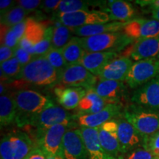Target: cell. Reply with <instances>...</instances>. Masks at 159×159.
<instances>
[{"instance_id":"obj_13","label":"cell","mask_w":159,"mask_h":159,"mask_svg":"<svg viewBox=\"0 0 159 159\" xmlns=\"http://www.w3.org/2000/svg\"><path fill=\"white\" fill-rule=\"evenodd\" d=\"M122 33L133 41L159 36V21L154 19H135L126 23Z\"/></svg>"},{"instance_id":"obj_8","label":"cell","mask_w":159,"mask_h":159,"mask_svg":"<svg viewBox=\"0 0 159 159\" xmlns=\"http://www.w3.org/2000/svg\"><path fill=\"white\" fill-rule=\"evenodd\" d=\"M98 77L87 70L82 65L69 66L63 71L59 79V84L63 87L83 88L89 90L96 86Z\"/></svg>"},{"instance_id":"obj_42","label":"cell","mask_w":159,"mask_h":159,"mask_svg":"<svg viewBox=\"0 0 159 159\" xmlns=\"http://www.w3.org/2000/svg\"><path fill=\"white\" fill-rule=\"evenodd\" d=\"M61 2L60 0H45L41 2L40 8L43 10L47 13L56 12L58 9Z\"/></svg>"},{"instance_id":"obj_47","label":"cell","mask_w":159,"mask_h":159,"mask_svg":"<svg viewBox=\"0 0 159 159\" xmlns=\"http://www.w3.org/2000/svg\"><path fill=\"white\" fill-rule=\"evenodd\" d=\"M156 159H159V157H156Z\"/></svg>"},{"instance_id":"obj_29","label":"cell","mask_w":159,"mask_h":159,"mask_svg":"<svg viewBox=\"0 0 159 159\" xmlns=\"http://www.w3.org/2000/svg\"><path fill=\"white\" fill-rule=\"evenodd\" d=\"M72 28L66 27L63 25L55 26L53 29L52 47L57 49H62L72 39Z\"/></svg>"},{"instance_id":"obj_3","label":"cell","mask_w":159,"mask_h":159,"mask_svg":"<svg viewBox=\"0 0 159 159\" xmlns=\"http://www.w3.org/2000/svg\"><path fill=\"white\" fill-rule=\"evenodd\" d=\"M122 116L134 127L144 141L159 130V111L144 108L130 103L124 108Z\"/></svg>"},{"instance_id":"obj_33","label":"cell","mask_w":159,"mask_h":159,"mask_svg":"<svg viewBox=\"0 0 159 159\" xmlns=\"http://www.w3.org/2000/svg\"><path fill=\"white\" fill-rule=\"evenodd\" d=\"M44 56L61 77L63 71L68 67V65L63 57L62 50L51 47L50 49L44 55Z\"/></svg>"},{"instance_id":"obj_1","label":"cell","mask_w":159,"mask_h":159,"mask_svg":"<svg viewBox=\"0 0 159 159\" xmlns=\"http://www.w3.org/2000/svg\"><path fill=\"white\" fill-rule=\"evenodd\" d=\"M16 105V123L19 127L27 126L33 117L54 103L48 97L33 90H20L13 95Z\"/></svg>"},{"instance_id":"obj_39","label":"cell","mask_w":159,"mask_h":159,"mask_svg":"<svg viewBox=\"0 0 159 159\" xmlns=\"http://www.w3.org/2000/svg\"><path fill=\"white\" fill-rule=\"evenodd\" d=\"M35 56V55L30 54L29 52H27L26 49H23L22 47H19V46H18L16 48L14 49V57L19 61L22 67L30 62L34 58Z\"/></svg>"},{"instance_id":"obj_6","label":"cell","mask_w":159,"mask_h":159,"mask_svg":"<svg viewBox=\"0 0 159 159\" xmlns=\"http://www.w3.org/2000/svg\"><path fill=\"white\" fill-rule=\"evenodd\" d=\"M75 121L57 124L47 130L35 133V144L43 152L52 155L63 156V139L66 133L76 128Z\"/></svg>"},{"instance_id":"obj_17","label":"cell","mask_w":159,"mask_h":159,"mask_svg":"<svg viewBox=\"0 0 159 159\" xmlns=\"http://www.w3.org/2000/svg\"><path fill=\"white\" fill-rule=\"evenodd\" d=\"M123 55L136 62L157 57L159 55V36L134 41L125 49Z\"/></svg>"},{"instance_id":"obj_30","label":"cell","mask_w":159,"mask_h":159,"mask_svg":"<svg viewBox=\"0 0 159 159\" xmlns=\"http://www.w3.org/2000/svg\"><path fill=\"white\" fill-rule=\"evenodd\" d=\"M29 13L19 5L16 6L5 14L1 16V25L13 27L27 19L26 17Z\"/></svg>"},{"instance_id":"obj_18","label":"cell","mask_w":159,"mask_h":159,"mask_svg":"<svg viewBox=\"0 0 159 159\" xmlns=\"http://www.w3.org/2000/svg\"><path fill=\"white\" fill-rule=\"evenodd\" d=\"M94 89L97 94L109 104L122 105V102L126 98L127 87L125 82L99 80Z\"/></svg>"},{"instance_id":"obj_5","label":"cell","mask_w":159,"mask_h":159,"mask_svg":"<svg viewBox=\"0 0 159 159\" xmlns=\"http://www.w3.org/2000/svg\"><path fill=\"white\" fill-rule=\"evenodd\" d=\"M79 41L83 48L88 52H112L117 53V52L123 50L134 43L132 40L121 32L79 38Z\"/></svg>"},{"instance_id":"obj_10","label":"cell","mask_w":159,"mask_h":159,"mask_svg":"<svg viewBox=\"0 0 159 159\" xmlns=\"http://www.w3.org/2000/svg\"><path fill=\"white\" fill-rule=\"evenodd\" d=\"M73 120L74 116L69 114L66 109L62 107L53 105L33 117L27 126H31L32 128H35L36 132H39L57 124Z\"/></svg>"},{"instance_id":"obj_23","label":"cell","mask_w":159,"mask_h":159,"mask_svg":"<svg viewBox=\"0 0 159 159\" xmlns=\"http://www.w3.org/2000/svg\"><path fill=\"white\" fill-rule=\"evenodd\" d=\"M87 90L83 88L75 87H55L54 93L57 97V102L66 110L77 109L79 103L85 95Z\"/></svg>"},{"instance_id":"obj_36","label":"cell","mask_w":159,"mask_h":159,"mask_svg":"<svg viewBox=\"0 0 159 159\" xmlns=\"http://www.w3.org/2000/svg\"><path fill=\"white\" fill-rule=\"evenodd\" d=\"M136 3L150 13L152 19L159 21V0H142Z\"/></svg>"},{"instance_id":"obj_20","label":"cell","mask_w":159,"mask_h":159,"mask_svg":"<svg viewBox=\"0 0 159 159\" xmlns=\"http://www.w3.org/2000/svg\"><path fill=\"white\" fill-rule=\"evenodd\" d=\"M80 129L88 151L89 159H125L124 157L116 158L112 156L103 149L99 142L97 128L80 127Z\"/></svg>"},{"instance_id":"obj_14","label":"cell","mask_w":159,"mask_h":159,"mask_svg":"<svg viewBox=\"0 0 159 159\" xmlns=\"http://www.w3.org/2000/svg\"><path fill=\"white\" fill-rule=\"evenodd\" d=\"M118 124V138L121 152L125 156L144 145V139L134 126L124 118L116 119Z\"/></svg>"},{"instance_id":"obj_43","label":"cell","mask_w":159,"mask_h":159,"mask_svg":"<svg viewBox=\"0 0 159 159\" xmlns=\"http://www.w3.org/2000/svg\"><path fill=\"white\" fill-rule=\"evenodd\" d=\"M14 57V49L5 45L0 47V62L2 63Z\"/></svg>"},{"instance_id":"obj_2","label":"cell","mask_w":159,"mask_h":159,"mask_svg":"<svg viewBox=\"0 0 159 159\" xmlns=\"http://www.w3.org/2000/svg\"><path fill=\"white\" fill-rule=\"evenodd\" d=\"M60 75L44 55H35L32 61L22 67L14 80L39 85L47 86L58 82Z\"/></svg>"},{"instance_id":"obj_9","label":"cell","mask_w":159,"mask_h":159,"mask_svg":"<svg viewBox=\"0 0 159 159\" xmlns=\"http://www.w3.org/2000/svg\"><path fill=\"white\" fill-rule=\"evenodd\" d=\"M57 17L59 23L70 28L108 23L111 21L110 15L107 12L99 11H80Z\"/></svg>"},{"instance_id":"obj_38","label":"cell","mask_w":159,"mask_h":159,"mask_svg":"<svg viewBox=\"0 0 159 159\" xmlns=\"http://www.w3.org/2000/svg\"><path fill=\"white\" fill-rule=\"evenodd\" d=\"M144 147L156 157H159V130L144 141Z\"/></svg>"},{"instance_id":"obj_34","label":"cell","mask_w":159,"mask_h":159,"mask_svg":"<svg viewBox=\"0 0 159 159\" xmlns=\"http://www.w3.org/2000/svg\"><path fill=\"white\" fill-rule=\"evenodd\" d=\"M53 29L54 27L52 26H48L47 27L43 39L35 46V55H44L52 47V41Z\"/></svg>"},{"instance_id":"obj_27","label":"cell","mask_w":159,"mask_h":159,"mask_svg":"<svg viewBox=\"0 0 159 159\" xmlns=\"http://www.w3.org/2000/svg\"><path fill=\"white\" fill-rule=\"evenodd\" d=\"M16 105L13 96L1 95L0 97V124L2 127L16 122Z\"/></svg>"},{"instance_id":"obj_15","label":"cell","mask_w":159,"mask_h":159,"mask_svg":"<svg viewBox=\"0 0 159 159\" xmlns=\"http://www.w3.org/2000/svg\"><path fill=\"white\" fill-rule=\"evenodd\" d=\"M62 152L64 159H89L80 129L73 128L66 133Z\"/></svg>"},{"instance_id":"obj_40","label":"cell","mask_w":159,"mask_h":159,"mask_svg":"<svg viewBox=\"0 0 159 159\" xmlns=\"http://www.w3.org/2000/svg\"><path fill=\"white\" fill-rule=\"evenodd\" d=\"M17 5L22 7L25 11L30 13L31 11H35V9L40 7L41 5V1L39 0H20L16 2Z\"/></svg>"},{"instance_id":"obj_45","label":"cell","mask_w":159,"mask_h":159,"mask_svg":"<svg viewBox=\"0 0 159 159\" xmlns=\"http://www.w3.org/2000/svg\"><path fill=\"white\" fill-rule=\"evenodd\" d=\"M27 159H47L44 153L42 150L40 149L39 147H36L33 152L30 154V156L27 157Z\"/></svg>"},{"instance_id":"obj_32","label":"cell","mask_w":159,"mask_h":159,"mask_svg":"<svg viewBox=\"0 0 159 159\" xmlns=\"http://www.w3.org/2000/svg\"><path fill=\"white\" fill-rule=\"evenodd\" d=\"M22 69V66L19 61L13 57V58L8 60L1 63V80L2 81L12 78L14 80Z\"/></svg>"},{"instance_id":"obj_24","label":"cell","mask_w":159,"mask_h":159,"mask_svg":"<svg viewBox=\"0 0 159 159\" xmlns=\"http://www.w3.org/2000/svg\"><path fill=\"white\" fill-rule=\"evenodd\" d=\"M126 23L120 22V21H114V22H108L105 24H97L84 27L72 28L73 33L77 37L86 38L94 36L105 33H118L121 30H123Z\"/></svg>"},{"instance_id":"obj_48","label":"cell","mask_w":159,"mask_h":159,"mask_svg":"<svg viewBox=\"0 0 159 159\" xmlns=\"http://www.w3.org/2000/svg\"><path fill=\"white\" fill-rule=\"evenodd\" d=\"M158 57V59H159V55H158V57Z\"/></svg>"},{"instance_id":"obj_41","label":"cell","mask_w":159,"mask_h":159,"mask_svg":"<svg viewBox=\"0 0 159 159\" xmlns=\"http://www.w3.org/2000/svg\"><path fill=\"white\" fill-rule=\"evenodd\" d=\"M27 26H28V18L24 20L23 21L20 22L18 25L13 26V27H11L13 30V33L18 39V41H20L21 39V38L24 36V35L25 34L26 30H27Z\"/></svg>"},{"instance_id":"obj_11","label":"cell","mask_w":159,"mask_h":159,"mask_svg":"<svg viewBox=\"0 0 159 159\" xmlns=\"http://www.w3.org/2000/svg\"><path fill=\"white\" fill-rule=\"evenodd\" d=\"M130 101L142 108L159 111V75L135 89Z\"/></svg>"},{"instance_id":"obj_46","label":"cell","mask_w":159,"mask_h":159,"mask_svg":"<svg viewBox=\"0 0 159 159\" xmlns=\"http://www.w3.org/2000/svg\"><path fill=\"white\" fill-rule=\"evenodd\" d=\"M44 153L46 158L47 159H64L63 156H59V155H52V154H49L47 153V152H43Z\"/></svg>"},{"instance_id":"obj_16","label":"cell","mask_w":159,"mask_h":159,"mask_svg":"<svg viewBox=\"0 0 159 159\" xmlns=\"http://www.w3.org/2000/svg\"><path fill=\"white\" fill-rule=\"evenodd\" d=\"M98 130L99 140L103 149L116 158L124 157L121 152L118 138V124L116 119L108 121L101 125Z\"/></svg>"},{"instance_id":"obj_26","label":"cell","mask_w":159,"mask_h":159,"mask_svg":"<svg viewBox=\"0 0 159 159\" xmlns=\"http://www.w3.org/2000/svg\"><path fill=\"white\" fill-rule=\"evenodd\" d=\"M108 12L110 15L111 21H119L120 22L127 23L133 20L136 16V10L133 5L128 2L116 0L107 2Z\"/></svg>"},{"instance_id":"obj_22","label":"cell","mask_w":159,"mask_h":159,"mask_svg":"<svg viewBox=\"0 0 159 159\" xmlns=\"http://www.w3.org/2000/svg\"><path fill=\"white\" fill-rule=\"evenodd\" d=\"M118 54L112 52H88L85 51L80 64L85 67L87 70L98 77L99 73L106 65L111 61L116 58Z\"/></svg>"},{"instance_id":"obj_12","label":"cell","mask_w":159,"mask_h":159,"mask_svg":"<svg viewBox=\"0 0 159 159\" xmlns=\"http://www.w3.org/2000/svg\"><path fill=\"white\" fill-rule=\"evenodd\" d=\"M122 105L108 104L102 111L96 114L75 115L74 120L80 127L88 128H98L105 122L119 118L122 116Z\"/></svg>"},{"instance_id":"obj_21","label":"cell","mask_w":159,"mask_h":159,"mask_svg":"<svg viewBox=\"0 0 159 159\" xmlns=\"http://www.w3.org/2000/svg\"><path fill=\"white\" fill-rule=\"evenodd\" d=\"M49 25L40 22L33 18H28V26L25 34L19 41V46L32 55H34L35 46L43 39Z\"/></svg>"},{"instance_id":"obj_7","label":"cell","mask_w":159,"mask_h":159,"mask_svg":"<svg viewBox=\"0 0 159 159\" xmlns=\"http://www.w3.org/2000/svg\"><path fill=\"white\" fill-rule=\"evenodd\" d=\"M159 75V59L148 58L133 63L125 80V83L132 89L145 84Z\"/></svg>"},{"instance_id":"obj_37","label":"cell","mask_w":159,"mask_h":159,"mask_svg":"<svg viewBox=\"0 0 159 159\" xmlns=\"http://www.w3.org/2000/svg\"><path fill=\"white\" fill-rule=\"evenodd\" d=\"M125 159H156V156L148 149L142 146L124 156Z\"/></svg>"},{"instance_id":"obj_31","label":"cell","mask_w":159,"mask_h":159,"mask_svg":"<svg viewBox=\"0 0 159 159\" xmlns=\"http://www.w3.org/2000/svg\"><path fill=\"white\" fill-rule=\"evenodd\" d=\"M91 4L89 2L79 1V0H63L61 2L56 15L59 16L75 13L80 11H89Z\"/></svg>"},{"instance_id":"obj_44","label":"cell","mask_w":159,"mask_h":159,"mask_svg":"<svg viewBox=\"0 0 159 159\" xmlns=\"http://www.w3.org/2000/svg\"><path fill=\"white\" fill-rule=\"evenodd\" d=\"M16 2L9 1V0H1L0 1V11H1V16L5 14L12 8L15 7L14 5Z\"/></svg>"},{"instance_id":"obj_28","label":"cell","mask_w":159,"mask_h":159,"mask_svg":"<svg viewBox=\"0 0 159 159\" xmlns=\"http://www.w3.org/2000/svg\"><path fill=\"white\" fill-rule=\"evenodd\" d=\"M67 65L80 64L85 50L83 48L79 41V37H73L72 39L61 49Z\"/></svg>"},{"instance_id":"obj_4","label":"cell","mask_w":159,"mask_h":159,"mask_svg":"<svg viewBox=\"0 0 159 159\" xmlns=\"http://www.w3.org/2000/svg\"><path fill=\"white\" fill-rule=\"evenodd\" d=\"M37 145L28 134L15 131L4 136L0 142L1 159H27Z\"/></svg>"},{"instance_id":"obj_19","label":"cell","mask_w":159,"mask_h":159,"mask_svg":"<svg viewBox=\"0 0 159 159\" xmlns=\"http://www.w3.org/2000/svg\"><path fill=\"white\" fill-rule=\"evenodd\" d=\"M133 61L127 57H119L111 61L99 73L100 80H116L125 82L133 65Z\"/></svg>"},{"instance_id":"obj_35","label":"cell","mask_w":159,"mask_h":159,"mask_svg":"<svg viewBox=\"0 0 159 159\" xmlns=\"http://www.w3.org/2000/svg\"><path fill=\"white\" fill-rule=\"evenodd\" d=\"M19 43L11 27L1 25V45L14 49L19 46Z\"/></svg>"},{"instance_id":"obj_25","label":"cell","mask_w":159,"mask_h":159,"mask_svg":"<svg viewBox=\"0 0 159 159\" xmlns=\"http://www.w3.org/2000/svg\"><path fill=\"white\" fill-rule=\"evenodd\" d=\"M109 103L95 91L94 89L87 90L86 94L81 99L77 110V115L96 114L102 111Z\"/></svg>"}]
</instances>
